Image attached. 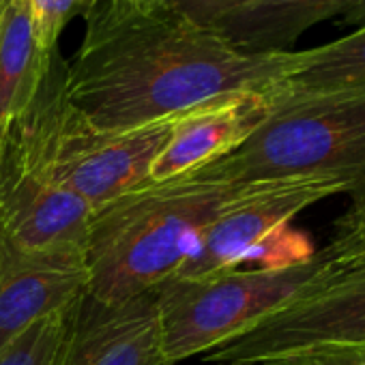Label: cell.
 I'll list each match as a JSON object with an SVG mask.
<instances>
[{"label":"cell","mask_w":365,"mask_h":365,"mask_svg":"<svg viewBox=\"0 0 365 365\" xmlns=\"http://www.w3.org/2000/svg\"><path fill=\"white\" fill-rule=\"evenodd\" d=\"M213 168L235 185L335 176L365 200V93L271 101L264 123Z\"/></svg>","instance_id":"5b68a950"},{"label":"cell","mask_w":365,"mask_h":365,"mask_svg":"<svg viewBox=\"0 0 365 365\" xmlns=\"http://www.w3.org/2000/svg\"><path fill=\"white\" fill-rule=\"evenodd\" d=\"M61 365H172L155 290L114 305L86 294Z\"/></svg>","instance_id":"30bf717a"},{"label":"cell","mask_w":365,"mask_h":365,"mask_svg":"<svg viewBox=\"0 0 365 365\" xmlns=\"http://www.w3.org/2000/svg\"><path fill=\"white\" fill-rule=\"evenodd\" d=\"M120 3L138 5V7H157V5H165L168 0H120Z\"/></svg>","instance_id":"ffe728a7"},{"label":"cell","mask_w":365,"mask_h":365,"mask_svg":"<svg viewBox=\"0 0 365 365\" xmlns=\"http://www.w3.org/2000/svg\"><path fill=\"white\" fill-rule=\"evenodd\" d=\"M176 118L178 114L133 129H101L67 101L50 146L54 178L97 213L150 180V168Z\"/></svg>","instance_id":"52a82bcc"},{"label":"cell","mask_w":365,"mask_h":365,"mask_svg":"<svg viewBox=\"0 0 365 365\" xmlns=\"http://www.w3.org/2000/svg\"><path fill=\"white\" fill-rule=\"evenodd\" d=\"M67 61L54 52L31 106L0 125V230L29 250H84L93 211L54 178L52 135L67 103Z\"/></svg>","instance_id":"277c9868"},{"label":"cell","mask_w":365,"mask_h":365,"mask_svg":"<svg viewBox=\"0 0 365 365\" xmlns=\"http://www.w3.org/2000/svg\"><path fill=\"white\" fill-rule=\"evenodd\" d=\"M82 301L33 322L0 350V365H61Z\"/></svg>","instance_id":"9a60e30c"},{"label":"cell","mask_w":365,"mask_h":365,"mask_svg":"<svg viewBox=\"0 0 365 365\" xmlns=\"http://www.w3.org/2000/svg\"><path fill=\"white\" fill-rule=\"evenodd\" d=\"M356 365H365V361H363V363H356Z\"/></svg>","instance_id":"7402d4cb"},{"label":"cell","mask_w":365,"mask_h":365,"mask_svg":"<svg viewBox=\"0 0 365 365\" xmlns=\"http://www.w3.org/2000/svg\"><path fill=\"white\" fill-rule=\"evenodd\" d=\"M365 93V26L350 35L301 50L299 65L269 88L271 101H294Z\"/></svg>","instance_id":"5bb4252c"},{"label":"cell","mask_w":365,"mask_h":365,"mask_svg":"<svg viewBox=\"0 0 365 365\" xmlns=\"http://www.w3.org/2000/svg\"><path fill=\"white\" fill-rule=\"evenodd\" d=\"M339 24L341 26H350V29H363L365 26V0L356 3L352 9H348L341 18H339Z\"/></svg>","instance_id":"d6986e66"},{"label":"cell","mask_w":365,"mask_h":365,"mask_svg":"<svg viewBox=\"0 0 365 365\" xmlns=\"http://www.w3.org/2000/svg\"><path fill=\"white\" fill-rule=\"evenodd\" d=\"M301 61V50L250 54L168 5L101 0L84 16L67 61V101L95 127L133 129L230 93L269 91Z\"/></svg>","instance_id":"6da1fadb"},{"label":"cell","mask_w":365,"mask_h":365,"mask_svg":"<svg viewBox=\"0 0 365 365\" xmlns=\"http://www.w3.org/2000/svg\"><path fill=\"white\" fill-rule=\"evenodd\" d=\"M337 194L354 196V185L335 176H299L243 185L202 230L170 279H200L237 271L243 256L267 232L279 224H290L307 207Z\"/></svg>","instance_id":"ba28073f"},{"label":"cell","mask_w":365,"mask_h":365,"mask_svg":"<svg viewBox=\"0 0 365 365\" xmlns=\"http://www.w3.org/2000/svg\"><path fill=\"white\" fill-rule=\"evenodd\" d=\"M86 294L84 250H29L0 230V350Z\"/></svg>","instance_id":"9c48e42d"},{"label":"cell","mask_w":365,"mask_h":365,"mask_svg":"<svg viewBox=\"0 0 365 365\" xmlns=\"http://www.w3.org/2000/svg\"><path fill=\"white\" fill-rule=\"evenodd\" d=\"M215 365H356L365 361V264L292 301L202 354Z\"/></svg>","instance_id":"8992f818"},{"label":"cell","mask_w":365,"mask_h":365,"mask_svg":"<svg viewBox=\"0 0 365 365\" xmlns=\"http://www.w3.org/2000/svg\"><path fill=\"white\" fill-rule=\"evenodd\" d=\"M250 0H168V7L196 26L213 29L222 18L241 9Z\"/></svg>","instance_id":"ac0fdd59"},{"label":"cell","mask_w":365,"mask_h":365,"mask_svg":"<svg viewBox=\"0 0 365 365\" xmlns=\"http://www.w3.org/2000/svg\"><path fill=\"white\" fill-rule=\"evenodd\" d=\"M241 187L209 163L146 180L93 213L84 243L88 297L114 305L168 282Z\"/></svg>","instance_id":"7a4b0ae2"},{"label":"cell","mask_w":365,"mask_h":365,"mask_svg":"<svg viewBox=\"0 0 365 365\" xmlns=\"http://www.w3.org/2000/svg\"><path fill=\"white\" fill-rule=\"evenodd\" d=\"M56 50L46 48L31 0H3V11H0V125L20 116L31 106Z\"/></svg>","instance_id":"4fadbf2b"},{"label":"cell","mask_w":365,"mask_h":365,"mask_svg":"<svg viewBox=\"0 0 365 365\" xmlns=\"http://www.w3.org/2000/svg\"><path fill=\"white\" fill-rule=\"evenodd\" d=\"M361 0H250L211 31L250 54L292 52L314 24L341 18Z\"/></svg>","instance_id":"7c38bea8"},{"label":"cell","mask_w":365,"mask_h":365,"mask_svg":"<svg viewBox=\"0 0 365 365\" xmlns=\"http://www.w3.org/2000/svg\"><path fill=\"white\" fill-rule=\"evenodd\" d=\"M314 256L316 247L305 230L279 224L243 256L241 264H254L256 271H282L305 264Z\"/></svg>","instance_id":"2e32d148"},{"label":"cell","mask_w":365,"mask_h":365,"mask_svg":"<svg viewBox=\"0 0 365 365\" xmlns=\"http://www.w3.org/2000/svg\"><path fill=\"white\" fill-rule=\"evenodd\" d=\"M365 264V205H354L329 245L299 267L228 271L200 279H168L155 288L163 352L172 365L247 333L284 305L309 297Z\"/></svg>","instance_id":"3957f363"},{"label":"cell","mask_w":365,"mask_h":365,"mask_svg":"<svg viewBox=\"0 0 365 365\" xmlns=\"http://www.w3.org/2000/svg\"><path fill=\"white\" fill-rule=\"evenodd\" d=\"M269 91L230 93L178 114L150 168V180H168L237 150L269 116Z\"/></svg>","instance_id":"8fae6325"},{"label":"cell","mask_w":365,"mask_h":365,"mask_svg":"<svg viewBox=\"0 0 365 365\" xmlns=\"http://www.w3.org/2000/svg\"><path fill=\"white\" fill-rule=\"evenodd\" d=\"M31 3L35 7L46 48L56 50L58 39L67 29V24L76 18H84L101 0H31Z\"/></svg>","instance_id":"e0dca14e"},{"label":"cell","mask_w":365,"mask_h":365,"mask_svg":"<svg viewBox=\"0 0 365 365\" xmlns=\"http://www.w3.org/2000/svg\"><path fill=\"white\" fill-rule=\"evenodd\" d=\"M0 11H3V0H0Z\"/></svg>","instance_id":"44dd1931"}]
</instances>
